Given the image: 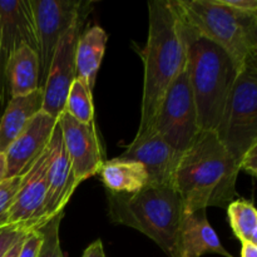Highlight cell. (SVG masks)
<instances>
[{"label": "cell", "mask_w": 257, "mask_h": 257, "mask_svg": "<svg viewBox=\"0 0 257 257\" xmlns=\"http://www.w3.org/2000/svg\"><path fill=\"white\" fill-rule=\"evenodd\" d=\"M240 167L213 131H201L182 153L175 173L185 212L227 208L235 201Z\"/></svg>", "instance_id": "6da1fadb"}, {"label": "cell", "mask_w": 257, "mask_h": 257, "mask_svg": "<svg viewBox=\"0 0 257 257\" xmlns=\"http://www.w3.org/2000/svg\"><path fill=\"white\" fill-rule=\"evenodd\" d=\"M148 38L142 52L145 64L141 123L151 127L166 92L187 67V49L182 22L173 0L148 3Z\"/></svg>", "instance_id": "7a4b0ae2"}, {"label": "cell", "mask_w": 257, "mask_h": 257, "mask_svg": "<svg viewBox=\"0 0 257 257\" xmlns=\"http://www.w3.org/2000/svg\"><path fill=\"white\" fill-rule=\"evenodd\" d=\"M181 22L187 49L188 78L197 108L198 125L201 131L215 132L238 70L222 48L197 34L183 22L182 18Z\"/></svg>", "instance_id": "3957f363"}, {"label": "cell", "mask_w": 257, "mask_h": 257, "mask_svg": "<svg viewBox=\"0 0 257 257\" xmlns=\"http://www.w3.org/2000/svg\"><path fill=\"white\" fill-rule=\"evenodd\" d=\"M109 215L114 222L145 233L170 257H178L185 208L173 186L147 185L131 195L109 193Z\"/></svg>", "instance_id": "277c9868"}, {"label": "cell", "mask_w": 257, "mask_h": 257, "mask_svg": "<svg viewBox=\"0 0 257 257\" xmlns=\"http://www.w3.org/2000/svg\"><path fill=\"white\" fill-rule=\"evenodd\" d=\"M183 22L222 48L240 72L257 59V14L237 12L221 0H173Z\"/></svg>", "instance_id": "5b68a950"}, {"label": "cell", "mask_w": 257, "mask_h": 257, "mask_svg": "<svg viewBox=\"0 0 257 257\" xmlns=\"http://www.w3.org/2000/svg\"><path fill=\"white\" fill-rule=\"evenodd\" d=\"M215 133L237 163L257 145V59L238 72Z\"/></svg>", "instance_id": "8992f818"}, {"label": "cell", "mask_w": 257, "mask_h": 257, "mask_svg": "<svg viewBox=\"0 0 257 257\" xmlns=\"http://www.w3.org/2000/svg\"><path fill=\"white\" fill-rule=\"evenodd\" d=\"M150 128L157 131L165 142L180 153L185 152L201 132L187 67L167 89Z\"/></svg>", "instance_id": "52a82bcc"}, {"label": "cell", "mask_w": 257, "mask_h": 257, "mask_svg": "<svg viewBox=\"0 0 257 257\" xmlns=\"http://www.w3.org/2000/svg\"><path fill=\"white\" fill-rule=\"evenodd\" d=\"M77 0H30L35 23L40 62V88H43L53 55L60 38L85 9Z\"/></svg>", "instance_id": "ba28073f"}, {"label": "cell", "mask_w": 257, "mask_h": 257, "mask_svg": "<svg viewBox=\"0 0 257 257\" xmlns=\"http://www.w3.org/2000/svg\"><path fill=\"white\" fill-rule=\"evenodd\" d=\"M88 9L84 10L69 29L60 38L59 44L53 55L52 63L48 69L45 83L43 85L42 110L50 117L58 119L64 110L69 88L77 78L75 72V48L80 37L83 22Z\"/></svg>", "instance_id": "9c48e42d"}, {"label": "cell", "mask_w": 257, "mask_h": 257, "mask_svg": "<svg viewBox=\"0 0 257 257\" xmlns=\"http://www.w3.org/2000/svg\"><path fill=\"white\" fill-rule=\"evenodd\" d=\"M48 165L49 148L47 147L30 170L23 175L19 191L10 208L8 225H14L25 231H32L42 227L48 222L45 218Z\"/></svg>", "instance_id": "30bf717a"}, {"label": "cell", "mask_w": 257, "mask_h": 257, "mask_svg": "<svg viewBox=\"0 0 257 257\" xmlns=\"http://www.w3.org/2000/svg\"><path fill=\"white\" fill-rule=\"evenodd\" d=\"M182 153L173 150L153 128L138 131L118 158L140 162L148 173V185L173 186ZM175 187V186H173Z\"/></svg>", "instance_id": "8fae6325"}, {"label": "cell", "mask_w": 257, "mask_h": 257, "mask_svg": "<svg viewBox=\"0 0 257 257\" xmlns=\"http://www.w3.org/2000/svg\"><path fill=\"white\" fill-rule=\"evenodd\" d=\"M58 124L72 163L75 182L79 185L83 181L97 175L104 162L94 122L85 124L63 110L58 118Z\"/></svg>", "instance_id": "7c38bea8"}, {"label": "cell", "mask_w": 257, "mask_h": 257, "mask_svg": "<svg viewBox=\"0 0 257 257\" xmlns=\"http://www.w3.org/2000/svg\"><path fill=\"white\" fill-rule=\"evenodd\" d=\"M58 119L45 112H39L19 137L10 145L5 155L7 178L23 176L47 150ZM5 178V180H7Z\"/></svg>", "instance_id": "4fadbf2b"}, {"label": "cell", "mask_w": 257, "mask_h": 257, "mask_svg": "<svg viewBox=\"0 0 257 257\" xmlns=\"http://www.w3.org/2000/svg\"><path fill=\"white\" fill-rule=\"evenodd\" d=\"M48 148L49 165L47 172L48 191L45 198V218L49 221L58 213L64 212V207L78 187V183L75 182L72 163L63 143L62 132L58 122L53 131Z\"/></svg>", "instance_id": "5bb4252c"}, {"label": "cell", "mask_w": 257, "mask_h": 257, "mask_svg": "<svg viewBox=\"0 0 257 257\" xmlns=\"http://www.w3.org/2000/svg\"><path fill=\"white\" fill-rule=\"evenodd\" d=\"M23 44L29 45L39 55L30 0H0V59L3 74L10 55Z\"/></svg>", "instance_id": "9a60e30c"}, {"label": "cell", "mask_w": 257, "mask_h": 257, "mask_svg": "<svg viewBox=\"0 0 257 257\" xmlns=\"http://www.w3.org/2000/svg\"><path fill=\"white\" fill-rule=\"evenodd\" d=\"M206 253L233 257L222 246L208 222L205 210L185 212L180 231L178 257H201Z\"/></svg>", "instance_id": "2e32d148"}, {"label": "cell", "mask_w": 257, "mask_h": 257, "mask_svg": "<svg viewBox=\"0 0 257 257\" xmlns=\"http://www.w3.org/2000/svg\"><path fill=\"white\" fill-rule=\"evenodd\" d=\"M43 108V89L10 98L0 117V153H5Z\"/></svg>", "instance_id": "e0dca14e"}, {"label": "cell", "mask_w": 257, "mask_h": 257, "mask_svg": "<svg viewBox=\"0 0 257 257\" xmlns=\"http://www.w3.org/2000/svg\"><path fill=\"white\" fill-rule=\"evenodd\" d=\"M4 79L12 98L23 97L39 89L40 62L38 53L29 45H20L8 59Z\"/></svg>", "instance_id": "ac0fdd59"}, {"label": "cell", "mask_w": 257, "mask_h": 257, "mask_svg": "<svg viewBox=\"0 0 257 257\" xmlns=\"http://www.w3.org/2000/svg\"><path fill=\"white\" fill-rule=\"evenodd\" d=\"M98 173L109 193L115 195L136 193L148 185V173L145 166L136 161L118 157L104 161Z\"/></svg>", "instance_id": "d6986e66"}, {"label": "cell", "mask_w": 257, "mask_h": 257, "mask_svg": "<svg viewBox=\"0 0 257 257\" xmlns=\"http://www.w3.org/2000/svg\"><path fill=\"white\" fill-rule=\"evenodd\" d=\"M107 39V33L99 25L88 28L78 39L75 48L77 78L85 80L92 90L104 55Z\"/></svg>", "instance_id": "ffe728a7"}, {"label": "cell", "mask_w": 257, "mask_h": 257, "mask_svg": "<svg viewBox=\"0 0 257 257\" xmlns=\"http://www.w3.org/2000/svg\"><path fill=\"white\" fill-rule=\"evenodd\" d=\"M228 221L241 243L257 245V211L255 206L245 200L232 201L227 206Z\"/></svg>", "instance_id": "44dd1931"}, {"label": "cell", "mask_w": 257, "mask_h": 257, "mask_svg": "<svg viewBox=\"0 0 257 257\" xmlns=\"http://www.w3.org/2000/svg\"><path fill=\"white\" fill-rule=\"evenodd\" d=\"M64 112L85 124L94 122L92 89L85 80L80 78H75L73 80L65 100Z\"/></svg>", "instance_id": "7402d4cb"}, {"label": "cell", "mask_w": 257, "mask_h": 257, "mask_svg": "<svg viewBox=\"0 0 257 257\" xmlns=\"http://www.w3.org/2000/svg\"><path fill=\"white\" fill-rule=\"evenodd\" d=\"M64 212L58 213L50 218L45 225L37 228L43 236V242L38 257H64L59 240V226Z\"/></svg>", "instance_id": "603a6c76"}, {"label": "cell", "mask_w": 257, "mask_h": 257, "mask_svg": "<svg viewBox=\"0 0 257 257\" xmlns=\"http://www.w3.org/2000/svg\"><path fill=\"white\" fill-rule=\"evenodd\" d=\"M23 176L7 178L0 183V228L9 222V213L19 191Z\"/></svg>", "instance_id": "cb8c5ba5"}, {"label": "cell", "mask_w": 257, "mask_h": 257, "mask_svg": "<svg viewBox=\"0 0 257 257\" xmlns=\"http://www.w3.org/2000/svg\"><path fill=\"white\" fill-rule=\"evenodd\" d=\"M23 228L14 225H7L0 228V257H4L20 237L28 233Z\"/></svg>", "instance_id": "d4e9b609"}, {"label": "cell", "mask_w": 257, "mask_h": 257, "mask_svg": "<svg viewBox=\"0 0 257 257\" xmlns=\"http://www.w3.org/2000/svg\"><path fill=\"white\" fill-rule=\"evenodd\" d=\"M43 242V236L39 230H32L27 233L22 248L18 257H38L40 246Z\"/></svg>", "instance_id": "484cf974"}, {"label": "cell", "mask_w": 257, "mask_h": 257, "mask_svg": "<svg viewBox=\"0 0 257 257\" xmlns=\"http://www.w3.org/2000/svg\"><path fill=\"white\" fill-rule=\"evenodd\" d=\"M238 167L240 171L243 170L245 172H247L248 175H251L252 177H256L257 175V145L252 146L247 152L243 155V157L241 158L240 163H238Z\"/></svg>", "instance_id": "4316f807"}, {"label": "cell", "mask_w": 257, "mask_h": 257, "mask_svg": "<svg viewBox=\"0 0 257 257\" xmlns=\"http://www.w3.org/2000/svg\"><path fill=\"white\" fill-rule=\"evenodd\" d=\"M226 7L235 9L237 12L247 13V14H257L256 0H221Z\"/></svg>", "instance_id": "83f0119b"}, {"label": "cell", "mask_w": 257, "mask_h": 257, "mask_svg": "<svg viewBox=\"0 0 257 257\" xmlns=\"http://www.w3.org/2000/svg\"><path fill=\"white\" fill-rule=\"evenodd\" d=\"M82 257H107L104 253V248H103V243L100 240L94 241L90 243L83 252Z\"/></svg>", "instance_id": "f1b7e54d"}, {"label": "cell", "mask_w": 257, "mask_h": 257, "mask_svg": "<svg viewBox=\"0 0 257 257\" xmlns=\"http://www.w3.org/2000/svg\"><path fill=\"white\" fill-rule=\"evenodd\" d=\"M241 257H257V245H253V243H242Z\"/></svg>", "instance_id": "f546056e"}, {"label": "cell", "mask_w": 257, "mask_h": 257, "mask_svg": "<svg viewBox=\"0 0 257 257\" xmlns=\"http://www.w3.org/2000/svg\"><path fill=\"white\" fill-rule=\"evenodd\" d=\"M5 79H4V74H3V69H2V59H0V113H2L3 107H4V98H5Z\"/></svg>", "instance_id": "4dcf8cb0"}, {"label": "cell", "mask_w": 257, "mask_h": 257, "mask_svg": "<svg viewBox=\"0 0 257 257\" xmlns=\"http://www.w3.org/2000/svg\"><path fill=\"white\" fill-rule=\"evenodd\" d=\"M25 236H27V233H25V235L23 236V237H20L19 240H18L17 242H15L14 245H13V247L10 248L9 251H8V253H7V255H5L4 257H18V255H19V251H20V248H22V245H23V242H24V238H25Z\"/></svg>", "instance_id": "1f68e13d"}, {"label": "cell", "mask_w": 257, "mask_h": 257, "mask_svg": "<svg viewBox=\"0 0 257 257\" xmlns=\"http://www.w3.org/2000/svg\"><path fill=\"white\" fill-rule=\"evenodd\" d=\"M7 176V161L4 153H0V183L5 180Z\"/></svg>", "instance_id": "d6a6232c"}]
</instances>
